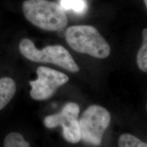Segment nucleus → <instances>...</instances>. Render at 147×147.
<instances>
[{
    "mask_svg": "<svg viewBox=\"0 0 147 147\" xmlns=\"http://www.w3.org/2000/svg\"><path fill=\"white\" fill-rule=\"evenodd\" d=\"M23 12L27 21L46 31L61 30L68 23L65 11L49 0H26L23 3Z\"/></svg>",
    "mask_w": 147,
    "mask_h": 147,
    "instance_id": "f257e3e1",
    "label": "nucleus"
},
{
    "mask_svg": "<svg viewBox=\"0 0 147 147\" xmlns=\"http://www.w3.org/2000/svg\"><path fill=\"white\" fill-rule=\"evenodd\" d=\"M67 43L73 50L98 59H105L110 54V47L95 27L74 25L65 32Z\"/></svg>",
    "mask_w": 147,
    "mask_h": 147,
    "instance_id": "f03ea898",
    "label": "nucleus"
},
{
    "mask_svg": "<svg viewBox=\"0 0 147 147\" xmlns=\"http://www.w3.org/2000/svg\"><path fill=\"white\" fill-rule=\"evenodd\" d=\"M19 50L23 57L32 61L52 63L71 72L76 73L80 70L69 51L62 46H48L39 50L32 40L25 38L20 42Z\"/></svg>",
    "mask_w": 147,
    "mask_h": 147,
    "instance_id": "7ed1b4c3",
    "label": "nucleus"
},
{
    "mask_svg": "<svg viewBox=\"0 0 147 147\" xmlns=\"http://www.w3.org/2000/svg\"><path fill=\"white\" fill-rule=\"evenodd\" d=\"M110 121L111 116L105 108L98 105L89 106L78 121L81 140L93 146L100 145Z\"/></svg>",
    "mask_w": 147,
    "mask_h": 147,
    "instance_id": "20e7f679",
    "label": "nucleus"
},
{
    "mask_svg": "<svg viewBox=\"0 0 147 147\" xmlns=\"http://www.w3.org/2000/svg\"><path fill=\"white\" fill-rule=\"evenodd\" d=\"M80 108L78 104L69 102L66 104L60 113L49 115L44 121L47 128L61 126L63 136L67 142L76 144L81 140L78 123Z\"/></svg>",
    "mask_w": 147,
    "mask_h": 147,
    "instance_id": "39448f33",
    "label": "nucleus"
},
{
    "mask_svg": "<svg viewBox=\"0 0 147 147\" xmlns=\"http://www.w3.org/2000/svg\"><path fill=\"white\" fill-rule=\"evenodd\" d=\"M38 79L29 82L31 97L36 100L50 98L57 89L67 83L69 77L65 74L49 67L40 66L37 69Z\"/></svg>",
    "mask_w": 147,
    "mask_h": 147,
    "instance_id": "423d86ee",
    "label": "nucleus"
},
{
    "mask_svg": "<svg viewBox=\"0 0 147 147\" xmlns=\"http://www.w3.org/2000/svg\"><path fill=\"white\" fill-rule=\"evenodd\" d=\"M16 91V82L10 77L0 78V110L13 98Z\"/></svg>",
    "mask_w": 147,
    "mask_h": 147,
    "instance_id": "0eeeda50",
    "label": "nucleus"
},
{
    "mask_svg": "<svg viewBox=\"0 0 147 147\" xmlns=\"http://www.w3.org/2000/svg\"><path fill=\"white\" fill-rule=\"evenodd\" d=\"M59 3L64 10H71L78 14L85 13L88 8L85 0H60Z\"/></svg>",
    "mask_w": 147,
    "mask_h": 147,
    "instance_id": "6e6552de",
    "label": "nucleus"
},
{
    "mask_svg": "<svg viewBox=\"0 0 147 147\" xmlns=\"http://www.w3.org/2000/svg\"><path fill=\"white\" fill-rule=\"evenodd\" d=\"M4 147H30L29 143L26 141L21 134L12 132L5 138Z\"/></svg>",
    "mask_w": 147,
    "mask_h": 147,
    "instance_id": "1a4fd4ad",
    "label": "nucleus"
},
{
    "mask_svg": "<svg viewBox=\"0 0 147 147\" xmlns=\"http://www.w3.org/2000/svg\"><path fill=\"white\" fill-rule=\"evenodd\" d=\"M143 44L137 55V64L141 70L147 71V29L142 32Z\"/></svg>",
    "mask_w": 147,
    "mask_h": 147,
    "instance_id": "9d476101",
    "label": "nucleus"
},
{
    "mask_svg": "<svg viewBox=\"0 0 147 147\" xmlns=\"http://www.w3.org/2000/svg\"><path fill=\"white\" fill-rule=\"evenodd\" d=\"M118 146L119 147H147V144L131 134H124L119 138Z\"/></svg>",
    "mask_w": 147,
    "mask_h": 147,
    "instance_id": "9b49d317",
    "label": "nucleus"
},
{
    "mask_svg": "<svg viewBox=\"0 0 147 147\" xmlns=\"http://www.w3.org/2000/svg\"><path fill=\"white\" fill-rule=\"evenodd\" d=\"M144 3H145V5H146V7L147 6V0H144Z\"/></svg>",
    "mask_w": 147,
    "mask_h": 147,
    "instance_id": "f8f14e48",
    "label": "nucleus"
}]
</instances>
